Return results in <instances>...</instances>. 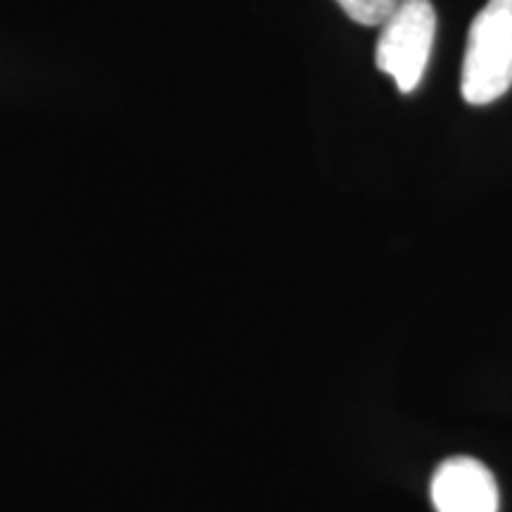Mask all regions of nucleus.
Wrapping results in <instances>:
<instances>
[{
	"mask_svg": "<svg viewBox=\"0 0 512 512\" xmlns=\"http://www.w3.org/2000/svg\"><path fill=\"white\" fill-rule=\"evenodd\" d=\"M437 12L430 0H401L392 17L380 27L375 64L389 74L401 93H413L430 62Z\"/></svg>",
	"mask_w": 512,
	"mask_h": 512,
	"instance_id": "2",
	"label": "nucleus"
},
{
	"mask_svg": "<svg viewBox=\"0 0 512 512\" xmlns=\"http://www.w3.org/2000/svg\"><path fill=\"white\" fill-rule=\"evenodd\" d=\"M335 3L363 27H382L399 8L401 0H335Z\"/></svg>",
	"mask_w": 512,
	"mask_h": 512,
	"instance_id": "4",
	"label": "nucleus"
},
{
	"mask_svg": "<svg viewBox=\"0 0 512 512\" xmlns=\"http://www.w3.org/2000/svg\"><path fill=\"white\" fill-rule=\"evenodd\" d=\"M494 472L477 458L453 456L432 477V503L437 512H498Z\"/></svg>",
	"mask_w": 512,
	"mask_h": 512,
	"instance_id": "3",
	"label": "nucleus"
},
{
	"mask_svg": "<svg viewBox=\"0 0 512 512\" xmlns=\"http://www.w3.org/2000/svg\"><path fill=\"white\" fill-rule=\"evenodd\" d=\"M512 86V0H489L467 31L460 93L467 105L484 107Z\"/></svg>",
	"mask_w": 512,
	"mask_h": 512,
	"instance_id": "1",
	"label": "nucleus"
}]
</instances>
